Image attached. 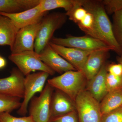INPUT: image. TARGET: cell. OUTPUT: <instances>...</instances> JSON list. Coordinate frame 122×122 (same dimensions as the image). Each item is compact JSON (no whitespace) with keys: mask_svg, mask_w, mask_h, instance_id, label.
Segmentation results:
<instances>
[{"mask_svg":"<svg viewBox=\"0 0 122 122\" xmlns=\"http://www.w3.org/2000/svg\"><path fill=\"white\" fill-rule=\"evenodd\" d=\"M81 5L93 14L94 24L90 36L103 41L119 54H122V48L114 35L113 26L107 16L102 1L81 0Z\"/></svg>","mask_w":122,"mask_h":122,"instance_id":"1","label":"cell"},{"mask_svg":"<svg viewBox=\"0 0 122 122\" xmlns=\"http://www.w3.org/2000/svg\"><path fill=\"white\" fill-rule=\"evenodd\" d=\"M86 79L81 71H70L60 76L48 79L49 85L68 95L74 102L80 92L83 90Z\"/></svg>","mask_w":122,"mask_h":122,"instance_id":"2","label":"cell"},{"mask_svg":"<svg viewBox=\"0 0 122 122\" xmlns=\"http://www.w3.org/2000/svg\"><path fill=\"white\" fill-rule=\"evenodd\" d=\"M66 13L54 12L46 15L42 20L34 44V51L38 54L41 52L52 38L56 30L61 28L67 20Z\"/></svg>","mask_w":122,"mask_h":122,"instance_id":"3","label":"cell"},{"mask_svg":"<svg viewBox=\"0 0 122 122\" xmlns=\"http://www.w3.org/2000/svg\"><path fill=\"white\" fill-rule=\"evenodd\" d=\"M79 122H101L100 103L87 90L78 94L75 100Z\"/></svg>","mask_w":122,"mask_h":122,"instance_id":"4","label":"cell"},{"mask_svg":"<svg viewBox=\"0 0 122 122\" xmlns=\"http://www.w3.org/2000/svg\"><path fill=\"white\" fill-rule=\"evenodd\" d=\"M9 59L17 66L18 69L26 76L32 72H46L53 75L55 72L41 61L39 54L34 51H26L19 53L11 54Z\"/></svg>","mask_w":122,"mask_h":122,"instance_id":"5","label":"cell"},{"mask_svg":"<svg viewBox=\"0 0 122 122\" xmlns=\"http://www.w3.org/2000/svg\"><path fill=\"white\" fill-rule=\"evenodd\" d=\"M54 89L48 83L38 97L31 99L29 107V116L35 122H48L50 118V107Z\"/></svg>","mask_w":122,"mask_h":122,"instance_id":"6","label":"cell"},{"mask_svg":"<svg viewBox=\"0 0 122 122\" xmlns=\"http://www.w3.org/2000/svg\"><path fill=\"white\" fill-rule=\"evenodd\" d=\"M50 42L65 47L90 52L99 50H112L103 41L88 35L83 36H70L66 38L53 37Z\"/></svg>","mask_w":122,"mask_h":122,"instance_id":"7","label":"cell"},{"mask_svg":"<svg viewBox=\"0 0 122 122\" xmlns=\"http://www.w3.org/2000/svg\"><path fill=\"white\" fill-rule=\"evenodd\" d=\"M50 75L46 72H39L26 75L24 82V95L23 100L17 113L25 115L28 112L29 102L34 95L41 92Z\"/></svg>","mask_w":122,"mask_h":122,"instance_id":"8","label":"cell"},{"mask_svg":"<svg viewBox=\"0 0 122 122\" xmlns=\"http://www.w3.org/2000/svg\"><path fill=\"white\" fill-rule=\"evenodd\" d=\"M41 22L23 27L18 31L12 45L11 54L34 51V44Z\"/></svg>","mask_w":122,"mask_h":122,"instance_id":"9","label":"cell"},{"mask_svg":"<svg viewBox=\"0 0 122 122\" xmlns=\"http://www.w3.org/2000/svg\"><path fill=\"white\" fill-rule=\"evenodd\" d=\"M24 76L18 68H14L9 76L0 78V94L20 99L24 98Z\"/></svg>","mask_w":122,"mask_h":122,"instance_id":"10","label":"cell"},{"mask_svg":"<svg viewBox=\"0 0 122 122\" xmlns=\"http://www.w3.org/2000/svg\"><path fill=\"white\" fill-rule=\"evenodd\" d=\"M39 4L32 8L17 13L1 12L0 14L9 18L15 26L20 29L23 27L41 22L46 15L47 12H42L41 11Z\"/></svg>","mask_w":122,"mask_h":122,"instance_id":"11","label":"cell"},{"mask_svg":"<svg viewBox=\"0 0 122 122\" xmlns=\"http://www.w3.org/2000/svg\"><path fill=\"white\" fill-rule=\"evenodd\" d=\"M49 44L55 51L78 71H82L87 57L92 52L76 48L65 47L51 42Z\"/></svg>","mask_w":122,"mask_h":122,"instance_id":"12","label":"cell"},{"mask_svg":"<svg viewBox=\"0 0 122 122\" xmlns=\"http://www.w3.org/2000/svg\"><path fill=\"white\" fill-rule=\"evenodd\" d=\"M41 61L55 72L62 74L76 69L55 51L49 44L39 54Z\"/></svg>","mask_w":122,"mask_h":122,"instance_id":"13","label":"cell"},{"mask_svg":"<svg viewBox=\"0 0 122 122\" xmlns=\"http://www.w3.org/2000/svg\"><path fill=\"white\" fill-rule=\"evenodd\" d=\"M76 110L74 102L68 95L57 89L53 93L51 102L50 119Z\"/></svg>","mask_w":122,"mask_h":122,"instance_id":"14","label":"cell"},{"mask_svg":"<svg viewBox=\"0 0 122 122\" xmlns=\"http://www.w3.org/2000/svg\"><path fill=\"white\" fill-rule=\"evenodd\" d=\"M107 73V66L105 62L98 73L88 81L87 91L99 102L108 93L106 83Z\"/></svg>","mask_w":122,"mask_h":122,"instance_id":"15","label":"cell"},{"mask_svg":"<svg viewBox=\"0 0 122 122\" xmlns=\"http://www.w3.org/2000/svg\"><path fill=\"white\" fill-rule=\"evenodd\" d=\"M109 51L99 50L91 52L87 57L82 72L87 81L96 75L102 68Z\"/></svg>","mask_w":122,"mask_h":122,"instance_id":"16","label":"cell"},{"mask_svg":"<svg viewBox=\"0 0 122 122\" xmlns=\"http://www.w3.org/2000/svg\"><path fill=\"white\" fill-rule=\"evenodd\" d=\"M40 0H0V13H17L38 5Z\"/></svg>","mask_w":122,"mask_h":122,"instance_id":"17","label":"cell"},{"mask_svg":"<svg viewBox=\"0 0 122 122\" xmlns=\"http://www.w3.org/2000/svg\"><path fill=\"white\" fill-rule=\"evenodd\" d=\"M19 30L9 18L0 14V46L11 47Z\"/></svg>","mask_w":122,"mask_h":122,"instance_id":"18","label":"cell"},{"mask_svg":"<svg viewBox=\"0 0 122 122\" xmlns=\"http://www.w3.org/2000/svg\"><path fill=\"white\" fill-rule=\"evenodd\" d=\"M122 106V88L108 92L100 103L102 115L115 110Z\"/></svg>","mask_w":122,"mask_h":122,"instance_id":"19","label":"cell"},{"mask_svg":"<svg viewBox=\"0 0 122 122\" xmlns=\"http://www.w3.org/2000/svg\"><path fill=\"white\" fill-rule=\"evenodd\" d=\"M77 0H40L39 6L42 12H47L55 9H64L66 12L71 10Z\"/></svg>","mask_w":122,"mask_h":122,"instance_id":"20","label":"cell"},{"mask_svg":"<svg viewBox=\"0 0 122 122\" xmlns=\"http://www.w3.org/2000/svg\"><path fill=\"white\" fill-rule=\"evenodd\" d=\"M20 99L0 94V113L9 112L19 109L21 105Z\"/></svg>","mask_w":122,"mask_h":122,"instance_id":"21","label":"cell"},{"mask_svg":"<svg viewBox=\"0 0 122 122\" xmlns=\"http://www.w3.org/2000/svg\"><path fill=\"white\" fill-rule=\"evenodd\" d=\"M87 12V10L82 5L81 0H77L71 10L66 13L70 20L77 24L83 20Z\"/></svg>","mask_w":122,"mask_h":122,"instance_id":"22","label":"cell"},{"mask_svg":"<svg viewBox=\"0 0 122 122\" xmlns=\"http://www.w3.org/2000/svg\"><path fill=\"white\" fill-rule=\"evenodd\" d=\"M112 26L115 39L122 48V10L114 14Z\"/></svg>","mask_w":122,"mask_h":122,"instance_id":"23","label":"cell"},{"mask_svg":"<svg viewBox=\"0 0 122 122\" xmlns=\"http://www.w3.org/2000/svg\"><path fill=\"white\" fill-rule=\"evenodd\" d=\"M94 24L93 16L92 14L87 11L84 18L77 25L79 28L88 36H90L93 30Z\"/></svg>","mask_w":122,"mask_h":122,"instance_id":"24","label":"cell"},{"mask_svg":"<svg viewBox=\"0 0 122 122\" xmlns=\"http://www.w3.org/2000/svg\"><path fill=\"white\" fill-rule=\"evenodd\" d=\"M106 83L108 92L122 88V76H115L107 73Z\"/></svg>","mask_w":122,"mask_h":122,"instance_id":"25","label":"cell"},{"mask_svg":"<svg viewBox=\"0 0 122 122\" xmlns=\"http://www.w3.org/2000/svg\"><path fill=\"white\" fill-rule=\"evenodd\" d=\"M107 14H112L122 10V0H102Z\"/></svg>","mask_w":122,"mask_h":122,"instance_id":"26","label":"cell"},{"mask_svg":"<svg viewBox=\"0 0 122 122\" xmlns=\"http://www.w3.org/2000/svg\"><path fill=\"white\" fill-rule=\"evenodd\" d=\"M0 122H35L30 116L17 117H14L9 112L0 113Z\"/></svg>","mask_w":122,"mask_h":122,"instance_id":"27","label":"cell"},{"mask_svg":"<svg viewBox=\"0 0 122 122\" xmlns=\"http://www.w3.org/2000/svg\"><path fill=\"white\" fill-rule=\"evenodd\" d=\"M101 122H122V107L103 115Z\"/></svg>","mask_w":122,"mask_h":122,"instance_id":"28","label":"cell"},{"mask_svg":"<svg viewBox=\"0 0 122 122\" xmlns=\"http://www.w3.org/2000/svg\"><path fill=\"white\" fill-rule=\"evenodd\" d=\"M48 122H79L76 111L59 117L51 118Z\"/></svg>","mask_w":122,"mask_h":122,"instance_id":"29","label":"cell"},{"mask_svg":"<svg viewBox=\"0 0 122 122\" xmlns=\"http://www.w3.org/2000/svg\"><path fill=\"white\" fill-rule=\"evenodd\" d=\"M107 73L118 76H122V65L120 63H112L107 66Z\"/></svg>","mask_w":122,"mask_h":122,"instance_id":"30","label":"cell"},{"mask_svg":"<svg viewBox=\"0 0 122 122\" xmlns=\"http://www.w3.org/2000/svg\"><path fill=\"white\" fill-rule=\"evenodd\" d=\"M7 64L6 60L4 58L0 56V69H3L5 67Z\"/></svg>","mask_w":122,"mask_h":122,"instance_id":"31","label":"cell"},{"mask_svg":"<svg viewBox=\"0 0 122 122\" xmlns=\"http://www.w3.org/2000/svg\"><path fill=\"white\" fill-rule=\"evenodd\" d=\"M117 60L119 63H120L122 65V54L120 57H118Z\"/></svg>","mask_w":122,"mask_h":122,"instance_id":"32","label":"cell"},{"mask_svg":"<svg viewBox=\"0 0 122 122\" xmlns=\"http://www.w3.org/2000/svg\"></svg>","mask_w":122,"mask_h":122,"instance_id":"33","label":"cell"},{"mask_svg":"<svg viewBox=\"0 0 122 122\" xmlns=\"http://www.w3.org/2000/svg\"></svg>","mask_w":122,"mask_h":122,"instance_id":"34","label":"cell"}]
</instances>
